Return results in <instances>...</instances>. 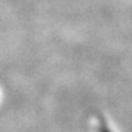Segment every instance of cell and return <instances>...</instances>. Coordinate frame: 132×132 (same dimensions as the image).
<instances>
[{"label": "cell", "instance_id": "1", "mask_svg": "<svg viewBox=\"0 0 132 132\" xmlns=\"http://www.w3.org/2000/svg\"><path fill=\"white\" fill-rule=\"evenodd\" d=\"M99 132H111V131H110V128H109L105 123L102 122L100 123V127H99Z\"/></svg>", "mask_w": 132, "mask_h": 132}]
</instances>
